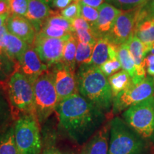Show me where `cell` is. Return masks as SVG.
<instances>
[{"label": "cell", "instance_id": "1", "mask_svg": "<svg viewBox=\"0 0 154 154\" xmlns=\"http://www.w3.org/2000/svg\"><path fill=\"white\" fill-rule=\"evenodd\" d=\"M56 111L59 126L78 144L85 143L101 128L105 119L104 112L79 93L59 102Z\"/></svg>", "mask_w": 154, "mask_h": 154}, {"label": "cell", "instance_id": "2", "mask_svg": "<svg viewBox=\"0 0 154 154\" xmlns=\"http://www.w3.org/2000/svg\"><path fill=\"white\" fill-rule=\"evenodd\" d=\"M79 93L103 112L112 109L113 96L107 77L99 66L82 65L76 74Z\"/></svg>", "mask_w": 154, "mask_h": 154}, {"label": "cell", "instance_id": "3", "mask_svg": "<svg viewBox=\"0 0 154 154\" xmlns=\"http://www.w3.org/2000/svg\"><path fill=\"white\" fill-rule=\"evenodd\" d=\"M5 83L4 89L13 119L17 120L26 114L35 115L34 86L29 79L21 72H14Z\"/></svg>", "mask_w": 154, "mask_h": 154}, {"label": "cell", "instance_id": "4", "mask_svg": "<svg viewBox=\"0 0 154 154\" xmlns=\"http://www.w3.org/2000/svg\"><path fill=\"white\" fill-rule=\"evenodd\" d=\"M147 140L125 122L115 117L110 122L108 154H148Z\"/></svg>", "mask_w": 154, "mask_h": 154}, {"label": "cell", "instance_id": "5", "mask_svg": "<svg viewBox=\"0 0 154 154\" xmlns=\"http://www.w3.org/2000/svg\"><path fill=\"white\" fill-rule=\"evenodd\" d=\"M34 111L38 122L43 123L56 110L59 98L53 75L49 70L38 76L33 84Z\"/></svg>", "mask_w": 154, "mask_h": 154}, {"label": "cell", "instance_id": "6", "mask_svg": "<svg viewBox=\"0 0 154 154\" xmlns=\"http://www.w3.org/2000/svg\"><path fill=\"white\" fill-rule=\"evenodd\" d=\"M38 121L34 114L17 119L14 125V138L18 154H38L42 149Z\"/></svg>", "mask_w": 154, "mask_h": 154}, {"label": "cell", "instance_id": "7", "mask_svg": "<svg viewBox=\"0 0 154 154\" xmlns=\"http://www.w3.org/2000/svg\"><path fill=\"white\" fill-rule=\"evenodd\" d=\"M123 119L144 139L154 143V96L131 106L122 113Z\"/></svg>", "mask_w": 154, "mask_h": 154}, {"label": "cell", "instance_id": "8", "mask_svg": "<svg viewBox=\"0 0 154 154\" xmlns=\"http://www.w3.org/2000/svg\"><path fill=\"white\" fill-rule=\"evenodd\" d=\"M154 94V81L146 76L139 84H132L125 91L113 98V113L116 114L153 96Z\"/></svg>", "mask_w": 154, "mask_h": 154}, {"label": "cell", "instance_id": "9", "mask_svg": "<svg viewBox=\"0 0 154 154\" xmlns=\"http://www.w3.org/2000/svg\"><path fill=\"white\" fill-rule=\"evenodd\" d=\"M140 7L121 11L110 32L104 36L111 44L119 47L127 43L133 37Z\"/></svg>", "mask_w": 154, "mask_h": 154}, {"label": "cell", "instance_id": "10", "mask_svg": "<svg viewBox=\"0 0 154 154\" xmlns=\"http://www.w3.org/2000/svg\"><path fill=\"white\" fill-rule=\"evenodd\" d=\"M72 34L62 38H51L36 34L33 47L42 62L48 67L60 62L62 59L64 44Z\"/></svg>", "mask_w": 154, "mask_h": 154}, {"label": "cell", "instance_id": "11", "mask_svg": "<svg viewBox=\"0 0 154 154\" xmlns=\"http://www.w3.org/2000/svg\"><path fill=\"white\" fill-rule=\"evenodd\" d=\"M51 72L59 98V103L69 96L79 94L78 82L75 70L62 61L53 65Z\"/></svg>", "mask_w": 154, "mask_h": 154}, {"label": "cell", "instance_id": "12", "mask_svg": "<svg viewBox=\"0 0 154 154\" xmlns=\"http://www.w3.org/2000/svg\"><path fill=\"white\" fill-rule=\"evenodd\" d=\"M16 72H19L29 79L32 84L38 76L49 70L47 65L42 62L34 47L30 46L16 61Z\"/></svg>", "mask_w": 154, "mask_h": 154}, {"label": "cell", "instance_id": "13", "mask_svg": "<svg viewBox=\"0 0 154 154\" xmlns=\"http://www.w3.org/2000/svg\"><path fill=\"white\" fill-rule=\"evenodd\" d=\"M72 22L59 13L51 11L38 34L51 38H62L74 34Z\"/></svg>", "mask_w": 154, "mask_h": 154}, {"label": "cell", "instance_id": "14", "mask_svg": "<svg viewBox=\"0 0 154 154\" xmlns=\"http://www.w3.org/2000/svg\"><path fill=\"white\" fill-rule=\"evenodd\" d=\"M5 24L9 33L24 40L29 45H33L37 32L32 22L26 17L10 14Z\"/></svg>", "mask_w": 154, "mask_h": 154}, {"label": "cell", "instance_id": "15", "mask_svg": "<svg viewBox=\"0 0 154 154\" xmlns=\"http://www.w3.org/2000/svg\"><path fill=\"white\" fill-rule=\"evenodd\" d=\"M98 9L99 18L96 24L92 26L97 39L107 35L112 28L116 19L122 11L109 3H103Z\"/></svg>", "mask_w": 154, "mask_h": 154}, {"label": "cell", "instance_id": "16", "mask_svg": "<svg viewBox=\"0 0 154 154\" xmlns=\"http://www.w3.org/2000/svg\"><path fill=\"white\" fill-rule=\"evenodd\" d=\"M134 35L151 49L152 44L154 43V17L148 14L143 6L138 11Z\"/></svg>", "mask_w": 154, "mask_h": 154}, {"label": "cell", "instance_id": "17", "mask_svg": "<svg viewBox=\"0 0 154 154\" xmlns=\"http://www.w3.org/2000/svg\"><path fill=\"white\" fill-rule=\"evenodd\" d=\"M131 55L134 59L137 71V78L134 84H139L145 79L146 77L145 58L147 54L150 52V49L144 45V44L137 36L134 35L127 42Z\"/></svg>", "mask_w": 154, "mask_h": 154}, {"label": "cell", "instance_id": "18", "mask_svg": "<svg viewBox=\"0 0 154 154\" xmlns=\"http://www.w3.org/2000/svg\"><path fill=\"white\" fill-rule=\"evenodd\" d=\"M110 136V123L98 130L84 143L81 154H108Z\"/></svg>", "mask_w": 154, "mask_h": 154}, {"label": "cell", "instance_id": "19", "mask_svg": "<svg viewBox=\"0 0 154 154\" xmlns=\"http://www.w3.org/2000/svg\"><path fill=\"white\" fill-rule=\"evenodd\" d=\"M118 46L111 44L105 37L98 38L94 45L90 64L100 66L109 59L118 58Z\"/></svg>", "mask_w": 154, "mask_h": 154}, {"label": "cell", "instance_id": "20", "mask_svg": "<svg viewBox=\"0 0 154 154\" xmlns=\"http://www.w3.org/2000/svg\"><path fill=\"white\" fill-rule=\"evenodd\" d=\"M51 13L47 4L40 0H29L28 10L25 17L32 22L38 33Z\"/></svg>", "mask_w": 154, "mask_h": 154}, {"label": "cell", "instance_id": "21", "mask_svg": "<svg viewBox=\"0 0 154 154\" xmlns=\"http://www.w3.org/2000/svg\"><path fill=\"white\" fill-rule=\"evenodd\" d=\"M29 47L30 45L24 40L13 35L9 32L6 35L5 54L15 62Z\"/></svg>", "mask_w": 154, "mask_h": 154}, {"label": "cell", "instance_id": "22", "mask_svg": "<svg viewBox=\"0 0 154 154\" xmlns=\"http://www.w3.org/2000/svg\"><path fill=\"white\" fill-rule=\"evenodd\" d=\"M74 34L79 42L86 44H95L97 38L94 34L91 24L82 17L75 19L72 21Z\"/></svg>", "mask_w": 154, "mask_h": 154}, {"label": "cell", "instance_id": "23", "mask_svg": "<svg viewBox=\"0 0 154 154\" xmlns=\"http://www.w3.org/2000/svg\"><path fill=\"white\" fill-rule=\"evenodd\" d=\"M118 59L121 63V68L130 75L132 82L135 83L137 78V71L127 43L119 47Z\"/></svg>", "mask_w": 154, "mask_h": 154}, {"label": "cell", "instance_id": "24", "mask_svg": "<svg viewBox=\"0 0 154 154\" xmlns=\"http://www.w3.org/2000/svg\"><path fill=\"white\" fill-rule=\"evenodd\" d=\"M113 98L123 92L132 84L130 75L126 71L121 70L111 75L108 79Z\"/></svg>", "mask_w": 154, "mask_h": 154}, {"label": "cell", "instance_id": "25", "mask_svg": "<svg viewBox=\"0 0 154 154\" xmlns=\"http://www.w3.org/2000/svg\"><path fill=\"white\" fill-rule=\"evenodd\" d=\"M0 154H18L14 126H9L0 131Z\"/></svg>", "mask_w": 154, "mask_h": 154}, {"label": "cell", "instance_id": "26", "mask_svg": "<svg viewBox=\"0 0 154 154\" xmlns=\"http://www.w3.org/2000/svg\"><path fill=\"white\" fill-rule=\"evenodd\" d=\"M78 40L74 33L69 36L64 44L63 50V57L61 61L69 66L73 70L76 69V53Z\"/></svg>", "mask_w": 154, "mask_h": 154}, {"label": "cell", "instance_id": "27", "mask_svg": "<svg viewBox=\"0 0 154 154\" xmlns=\"http://www.w3.org/2000/svg\"><path fill=\"white\" fill-rule=\"evenodd\" d=\"M11 109L5 91L0 88V131L6 129L13 120Z\"/></svg>", "mask_w": 154, "mask_h": 154}, {"label": "cell", "instance_id": "28", "mask_svg": "<svg viewBox=\"0 0 154 154\" xmlns=\"http://www.w3.org/2000/svg\"><path fill=\"white\" fill-rule=\"evenodd\" d=\"M95 44L82 43L78 41L76 53V63L79 66L90 64Z\"/></svg>", "mask_w": 154, "mask_h": 154}, {"label": "cell", "instance_id": "29", "mask_svg": "<svg viewBox=\"0 0 154 154\" xmlns=\"http://www.w3.org/2000/svg\"><path fill=\"white\" fill-rule=\"evenodd\" d=\"M16 62L11 60L5 54L0 55V84L7 82L11 75L16 72Z\"/></svg>", "mask_w": 154, "mask_h": 154}, {"label": "cell", "instance_id": "30", "mask_svg": "<svg viewBox=\"0 0 154 154\" xmlns=\"http://www.w3.org/2000/svg\"><path fill=\"white\" fill-rule=\"evenodd\" d=\"M106 2L121 11H126L142 7L148 0H106Z\"/></svg>", "mask_w": 154, "mask_h": 154}, {"label": "cell", "instance_id": "31", "mask_svg": "<svg viewBox=\"0 0 154 154\" xmlns=\"http://www.w3.org/2000/svg\"><path fill=\"white\" fill-rule=\"evenodd\" d=\"M61 14L69 20L72 21L81 17V2L79 0H75L72 3L63 9Z\"/></svg>", "mask_w": 154, "mask_h": 154}, {"label": "cell", "instance_id": "32", "mask_svg": "<svg viewBox=\"0 0 154 154\" xmlns=\"http://www.w3.org/2000/svg\"><path fill=\"white\" fill-rule=\"evenodd\" d=\"M81 17L89 23L92 27L99 18V9L81 3Z\"/></svg>", "mask_w": 154, "mask_h": 154}, {"label": "cell", "instance_id": "33", "mask_svg": "<svg viewBox=\"0 0 154 154\" xmlns=\"http://www.w3.org/2000/svg\"><path fill=\"white\" fill-rule=\"evenodd\" d=\"M10 14L26 17L28 10L29 0H8Z\"/></svg>", "mask_w": 154, "mask_h": 154}, {"label": "cell", "instance_id": "34", "mask_svg": "<svg viewBox=\"0 0 154 154\" xmlns=\"http://www.w3.org/2000/svg\"><path fill=\"white\" fill-rule=\"evenodd\" d=\"M99 67L106 77H109L115 73L119 72V70L122 69L118 58L109 59Z\"/></svg>", "mask_w": 154, "mask_h": 154}, {"label": "cell", "instance_id": "35", "mask_svg": "<svg viewBox=\"0 0 154 154\" xmlns=\"http://www.w3.org/2000/svg\"><path fill=\"white\" fill-rule=\"evenodd\" d=\"M145 66L146 72L151 76H154V55L150 54L145 58Z\"/></svg>", "mask_w": 154, "mask_h": 154}, {"label": "cell", "instance_id": "36", "mask_svg": "<svg viewBox=\"0 0 154 154\" xmlns=\"http://www.w3.org/2000/svg\"><path fill=\"white\" fill-rule=\"evenodd\" d=\"M8 33L6 24L0 27V55L5 54V37Z\"/></svg>", "mask_w": 154, "mask_h": 154}, {"label": "cell", "instance_id": "37", "mask_svg": "<svg viewBox=\"0 0 154 154\" xmlns=\"http://www.w3.org/2000/svg\"><path fill=\"white\" fill-rule=\"evenodd\" d=\"M75 0H52V5L55 8L63 9Z\"/></svg>", "mask_w": 154, "mask_h": 154}, {"label": "cell", "instance_id": "38", "mask_svg": "<svg viewBox=\"0 0 154 154\" xmlns=\"http://www.w3.org/2000/svg\"><path fill=\"white\" fill-rule=\"evenodd\" d=\"M10 15V8L8 0H0V15Z\"/></svg>", "mask_w": 154, "mask_h": 154}, {"label": "cell", "instance_id": "39", "mask_svg": "<svg viewBox=\"0 0 154 154\" xmlns=\"http://www.w3.org/2000/svg\"><path fill=\"white\" fill-rule=\"evenodd\" d=\"M79 1L84 5L90 6L96 9H99L103 3V0H79Z\"/></svg>", "mask_w": 154, "mask_h": 154}, {"label": "cell", "instance_id": "40", "mask_svg": "<svg viewBox=\"0 0 154 154\" xmlns=\"http://www.w3.org/2000/svg\"><path fill=\"white\" fill-rule=\"evenodd\" d=\"M143 7L148 14L154 17V0H148Z\"/></svg>", "mask_w": 154, "mask_h": 154}, {"label": "cell", "instance_id": "41", "mask_svg": "<svg viewBox=\"0 0 154 154\" xmlns=\"http://www.w3.org/2000/svg\"><path fill=\"white\" fill-rule=\"evenodd\" d=\"M42 154H71L68 153H64L59 151V149H56V148H49V149L44 150L43 153Z\"/></svg>", "mask_w": 154, "mask_h": 154}, {"label": "cell", "instance_id": "42", "mask_svg": "<svg viewBox=\"0 0 154 154\" xmlns=\"http://www.w3.org/2000/svg\"><path fill=\"white\" fill-rule=\"evenodd\" d=\"M9 15V14H4L0 15V27L5 25L6 22H7V19H8Z\"/></svg>", "mask_w": 154, "mask_h": 154}, {"label": "cell", "instance_id": "43", "mask_svg": "<svg viewBox=\"0 0 154 154\" xmlns=\"http://www.w3.org/2000/svg\"><path fill=\"white\" fill-rule=\"evenodd\" d=\"M150 52H151L152 54L154 55V43L152 44L151 47V49H150Z\"/></svg>", "mask_w": 154, "mask_h": 154}, {"label": "cell", "instance_id": "44", "mask_svg": "<svg viewBox=\"0 0 154 154\" xmlns=\"http://www.w3.org/2000/svg\"><path fill=\"white\" fill-rule=\"evenodd\" d=\"M40 1L43 2L47 4V5H48V4H49V2H51L52 1V0H40Z\"/></svg>", "mask_w": 154, "mask_h": 154}]
</instances>
